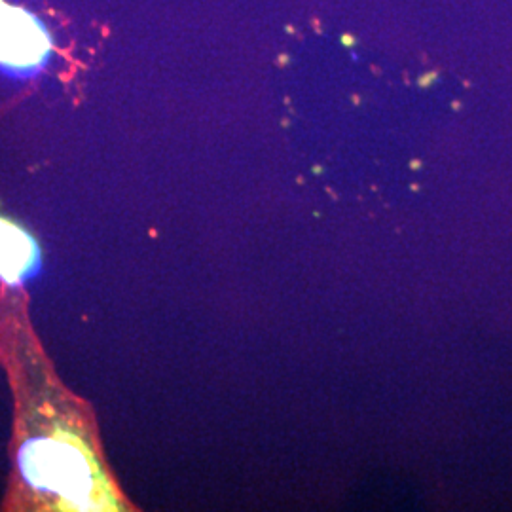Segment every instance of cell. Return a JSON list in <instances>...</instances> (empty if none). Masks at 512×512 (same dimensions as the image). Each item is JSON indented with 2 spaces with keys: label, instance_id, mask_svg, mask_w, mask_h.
<instances>
[{
  "label": "cell",
  "instance_id": "6da1fadb",
  "mask_svg": "<svg viewBox=\"0 0 512 512\" xmlns=\"http://www.w3.org/2000/svg\"><path fill=\"white\" fill-rule=\"evenodd\" d=\"M18 293L2 285L0 294V359L16 410L6 509L133 511L110 473L92 408L57 378Z\"/></svg>",
  "mask_w": 512,
  "mask_h": 512
},
{
  "label": "cell",
  "instance_id": "7a4b0ae2",
  "mask_svg": "<svg viewBox=\"0 0 512 512\" xmlns=\"http://www.w3.org/2000/svg\"><path fill=\"white\" fill-rule=\"evenodd\" d=\"M55 40L48 25L25 6L0 0V73L29 80L52 63Z\"/></svg>",
  "mask_w": 512,
  "mask_h": 512
},
{
  "label": "cell",
  "instance_id": "3957f363",
  "mask_svg": "<svg viewBox=\"0 0 512 512\" xmlns=\"http://www.w3.org/2000/svg\"><path fill=\"white\" fill-rule=\"evenodd\" d=\"M40 249L35 238L16 220L0 217V283L12 289L37 272Z\"/></svg>",
  "mask_w": 512,
  "mask_h": 512
}]
</instances>
